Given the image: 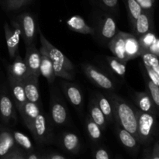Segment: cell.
Masks as SVG:
<instances>
[{
    "label": "cell",
    "mask_w": 159,
    "mask_h": 159,
    "mask_svg": "<svg viewBox=\"0 0 159 159\" xmlns=\"http://www.w3.org/2000/svg\"><path fill=\"white\" fill-rule=\"evenodd\" d=\"M30 0H28V2H30Z\"/></svg>",
    "instance_id": "cell-42"
},
{
    "label": "cell",
    "mask_w": 159,
    "mask_h": 159,
    "mask_svg": "<svg viewBox=\"0 0 159 159\" xmlns=\"http://www.w3.org/2000/svg\"><path fill=\"white\" fill-rule=\"evenodd\" d=\"M135 107L145 113L158 116V108L154 102L153 99L147 92H136L133 95Z\"/></svg>",
    "instance_id": "cell-18"
},
{
    "label": "cell",
    "mask_w": 159,
    "mask_h": 159,
    "mask_svg": "<svg viewBox=\"0 0 159 159\" xmlns=\"http://www.w3.org/2000/svg\"><path fill=\"white\" fill-rule=\"evenodd\" d=\"M93 156L96 159H110L111 158L109 151L103 147L95 148L93 152Z\"/></svg>",
    "instance_id": "cell-38"
},
{
    "label": "cell",
    "mask_w": 159,
    "mask_h": 159,
    "mask_svg": "<svg viewBox=\"0 0 159 159\" xmlns=\"http://www.w3.org/2000/svg\"><path fill=\"white\" fill-rule=\"evenodd\" d=\"M40 51L36 48L35 43L26 46V54L24 59L25 63L27 67L30 75L40 76Z\"/></svg>",
    "instance_id": "cell-15"
},
{
    "label": "cell",
    "mask_w": 159,
    "mask_h": 159,
    "mask_svg": "<svg viewBox=\"0 0 159 159\" xmlns=\"http://www.w3.org/2000/svg\"><path fill=\"white\" fill-rule=\"evenodd\" d=\"M85 125L89 139L95 143L99 142L102 138V130L89 115L85 116Z\"/></svg>",
    "instance_id": "cell-32"
},
{
    "label": "cell",
    "mask_w": 159,
    "mask_h": 159,
    "mask_svg": "<svg viewBox=\"0 0 159 159\" xmlns=\"http://www.w3.org/2000/svg\"><path fill=\"white\" fill-rule=\"evenodd\" d=\"M92 6L96 9L110 12L113 16L120 15V7L118 0H89Z\"/></svg>",
    "instance_id": "cell-30"
},
{
    "label": "cell",
    "mask_w": 159,
    "mask_h": 159,
    "mask_svg": "<svg viewBox=\"0 0 159 159\" xmlns=\"http://www.w3.org/2000/svg\"><path fill=\"white\" fill-rule=\"evenodd\" d=\"M8 84H9V89H10L11 97H12L16 108L17 110L27 100L26 95H25L23 82L8 78Z\"/></svg>",
    "instance_id": "cell-22"
},
{
    "label": "cell",
    "mask_w": 159,
    "mask_h": 159,
    "mask_svg": "<svg viewBox=\"0 0 159 159\" xmlns=\"http://www.w3.org/2000/svg\"><path fill=\"white\" fill-rule=\"evenodd\" d=\"M3 28L9 55L10 58L13 59L19 54V44L21 37L20 25L16 20L12 22L11 26L8 23H5Z\"/></svg>",
    "instance_id": "cell-11"
},
{
    "label": "cell",
    "mask_w": 159,
    "mask_h": 159,
    "mask_svg": "<svg viewBox=\"0 0 159 159\" xmlns=\"http://www.w3.org/2000/svg\"><path fill=\"white\" fill-rule=\"evenodd\" d=\"M12 135H13L16 144L19 147L21 148L22 149H23L26 153H30V152L35 151V148H34L32 141L26 134H24L22 132L14 130V131H12Z\"/></svg>",
    "instance_id": "cell-33"
},
{
    "label": "cell",
    "mask_w": 159,
    "mask_h": 159,
    "mask_svg": "<svg viewBox=\"0 0 159 159\" xmlns=\"http://www.w3.org/2000/svg\"><path fill=\"white\" fill-rule=\"evenodd\" d=\"M38 79V76L29 75L24 79H23L22 82H23V89H24L26 99L28 101L41 105Z\"/></svg>",
    "instance_id": "cell-17"
},
{
    "label": "cell",
    "mask_w": 159,
    "mask_h": 159,
    "mask_svg": "<svg viewBox=\"0 0 159 159\" xmlns=\"http://www.w3.org/2000/svg\"><path fill=\"white\" fill-rule=\"evenodd\" d=\"M53 125L50 116H47L41 110L29 130L37 144H50L53 142Z\"/></svg>",
    "instance_id": "cell-6"
},
{
    "label": "cell",
    "mask_w": 159,
    "mask_h": 159,
    "mask_svg": "<svg viewBox=\"0 0 159 159\" xmlns=\"http://www.w3.org/2000/svg\"><path fill=\"white\" fill-rule=\"evenodd\" d=\"M140 69L141 71V74H142L143 79H144V84H145V91L150 95L152 99H153L154 102L156 105V107H159V86L155 85L152 80L148 78L147 73H146L145 69H144V66L142 64H140Z\"/></svg>",
    "instance_id": "cell-31"
},
{
    "label": "cell",
    "mask_w": 159,
    "mask_h": 159,
    "mask_svg": "<svg viewBox=\"0 0 159 159\" xmlns=\"http://www.w3.org/2000/svg\"><path fill=\"white\" fill-rule=\"evenodd\" d=\"M129 20L130 23L136 20L138 16L143 12L144 9L138 0H126Z\"/></svg>",
    "instance_id": "cell-34"
},
{
    "label": "cell",
    "mask_w": 159,
    "mask_h": 159,
    "mask_svg": "<svg viewBox=\"0 0 159 159\" xmlns=\"http://www.w3.org/2000/svg\"><path fill=\"white\" fill-rule=\"evenodd\" d=\"M106 62L107 64L109 69L113 74L118 76L121 79L125 77L126 71H127V62L121 61L115 56H107L106 57Z\"/></svg>",
    "instance_id": "cell-29"
},
{
    "label": "cell",
    "mask_w": 159,
    "mask_h": 159,
    "mask_svg": "<svg viewBox=\"0 0 159 159\" xmlns=\"http://www.w3.org/2000/svg\"><path fill=\"white\" fill-rule=\"evenodd\" d=\"M140 57H142L144 65L152 68L155 72L159 74V62L158 56L155 55V54H152L148 51H144Z\"/></svg>",
    "instance_id": "cell-35"
},
{
    "label": "cell",
    "mask_w": 159,
    "mask_h": 159,
    "mask_svg": "<svg viewBox=\"0 0 159 159\" xmlns=\"http://www.w3.org/2000/svg\"><path fill=\"white\" fill-rule=\"evenodd\" d=\"M107 96L113 106L114 123L137 138L136 107L113 92H108Z\"/></svg>",
    "instance_id": "cell-1"
},
{
    "label": "cell",
    "mask_w": 159,
    "mask_h": 159,
    "mask_svg": "<svg viewBox=\"0 0 159 159\" xmlns=\"http://www.w3.org/2000/svg\"><path fill=\"white\" fill-rule=\"evenodd\" d=\"M23 124L30 130L35 118L41 112V105L26 100L20 108L17 109Z\"/></svg>",
    "instance_id": "cell-16"
},
{
    "label": "cell",
    "mask_w": 159,
    "mask_h": 159,
    "mask_svg": "<svg viewBox=\"0 0 159 159\" xmlns=\"http://www.w3.org/2000/svg\"><path fill=\"white\" fill-rule=\"evenodd\" d=\"M115 132L120 143L124 146V148L130 152L132 155L136 156L139 152L140 145H141L136 137L116 123H115Z\"/></svg>",
    "instance_id": "cell-14"
},
{
    "label": "cell",
    "mask_w": 159,
    "mask_h": 159,
    "mask_svg": "<svg viewBox=\"0 0 159 159\" xmlns=\"http://www.w3.org/2000/svg\"><path fill=\"white\" fill-rule=\"evenodd\" d=\"M28 3V0H6V8L8 11L20 9Z\"/></svg>",
    "instance_id": "cell-37"
},
{
    "label": "cell",
    "mask_w": 159,
    "mask_h": 159,
    "mask_svg": "<svg viewBox=\"0 0 159 159\" xmlns=\"http://www.w3.org/2000/svg\"><path fill=\"white\" fill-rule=\"evenodd\" d=\"M151 1H154V0H151Z\"/></svg>",
    "instance_id": "cell-43"
},
{
    "label": "cell",
    "mask_w": 159,
    "mask_h": 159,
    "mask_svg": "<svg viewBox=\"0 0 159 159\" xmlns=\"http://www.w3.org/2000/svg\"><path fill=\"white\" fill-rule=\"evenodd\" d=\"M152 159H159V144L158 140H155L153 147H152Z\"/></svg>",
    "instance_id": "cell-40"
},
{
    "label": "cell",
    "mask_w": 159,
    "mask_h": 159,
    "mask_svg": "<svg viewBox=\"0 0 159 159\" xmlns=\"http://www.w3.org/2000/svg\"><path fill=\"white\" fill-rule=\"evenodd\" d=\"M133 34L137 37L150 31H154V18L152 11L143 10L136 20L130 23Z\"/></svg>",
    "instance_id": "cell-13"
},
{
    "label": "cell",
    "mask_w": 159,
    "mask_h": 159,
    "mask_svg": "<svg viewBox=\"0 0 159 159\" xmlns=\"http://www.w3.org/2000/svg\"><path fill=\"white\" fill-rule=\"evenodd\" d=\"M26 159H42V154L38 153L36 151L26 153Z\"/></svg>",
    "instance_id": "cell-41"
},
{
    "label": "cell",
    "mask_w": 159,
    "mask_h": 159,
    "mask_svg": "<svg viewBox=\"0 0 159 159\" xmlns=\"http://www.w3.org/2000/svg\"><path fill=\"white\" fill-rule=\"evenodd\" d=\"M125 34L126 32L118 30L113 38L109 42L107 47L117 58L121 61L128 62L125 52Z\"/></svg>",
    "instance_id": "cell-21"
},
{
    "label": "cell",
    "mask_w": 159,
    "mask_h": 159,
    "mask_svg": "<svg viewBox=\"0 0 159 159\" xmlns=\"http://www.w3.org/2000/svg\"><path fill=\"white\" fill-rule=\"evenodd\" d=\"M38 33L41 45L40 48L44 51L52 61L56 77H60L65 80H72L75 74L74 64L60 50L48 41L40 29H38Z\"/></svg>",
    "instance_id": "cell-2"
},
{
    "label": "cell",
    "mask_w": 159,
    "mask_h": 159,
    "mask_svg": "<svg viewBox=\"0 0 159 159\" xmlns=\"http://www.w3.org/2000/svg\"><path fill=\"white\" fill-rule=\"evenodd\" d=\"M50 118L57 127L68 125L70 119L66 102L57 87L53 84L50 90Z\"/></svg>",
    "instance_id": "cell-5"
},
{
    "label": "cell",
    "mask_w": 159,
    "mask_h": 159,
    "mask_svg": "<svg viewBox=\"0 0 159 159\" xmlns=\"http://www.w3.org/2000/svg\"><path fill=\"white\" fill-rule=\"evenodd\" d=\"M88 110L89 116L92 118L93 121H95L100 127V128L102 130H105L107 129L108 122H107V119H106L102 112L101 111L100 108L98 106L97 102H96L93 95L90 96L89 101Z\"/></svg>",
    "instance_id": "cell-27"
},
{
    "label": "cell",
    "mask_w": 159,
    "mask_h": 159,
    "mask_svg": "<svg viewBox=\"0 0 159 159\" xmlns=\"http://www.w3.org/2000/svg\"><path fill=\"white\" fill-rule=\"evenodd\" d=\"M0 120L10 127L17 123L16 108L10 93L5 85H0Z\"/></svg>",
    "instance_id": "cell-8"
},
{
    "label": "cell",
    "mask_w": 159,
    "mask_h": 159,
    "mask_svg": "<svg viewBox=\"0 0 159 159\" xmlns=\"http://www.w3.org/2000/svg\"><path fill=\"white\" fill-rule=\"evenodd\" d=\"M66 24L70 28V30L75 31V32L94 36V29H93V27L89 25L81 16H72L67 20Z\"/></svg>",
    "instance_id": "cell-25"
},
{
    "label": "cell",
    "mask_w": 159,
    "mask_h": 159,
    "mask_svg": "<svg viewBox=\"0 0 159 159\" xmlns=\"http://www.w3.org/2000/svg\"><path fill=\"white\" fill-rule=\"evenodd\" d=\"M125 52L127 61L141 56L143 51L137 36L134 34H125Z\"/></svg>",
    "instance_id": "cell-24"
},
{
    "label": "cell",
    "mask_w": 159,
    "mask_h": 159,
    "mask_svg": "<svg viewBox=\"0 0 159 159\" xmlns=\"http://www.w3.org/2000/svg\"><path fill=\"white\" fill-rule=\"evenodd\" d=\"M16 145L10 127L5 124L0 125V158L2 159Z\"/></svg>",
    "instance_id": "cell-20"
},
{
    "label": "cell",
    "mask_w": 159,
    "mask_h": 159,
    "mask_svg": "<svg viewBox=\"0 0 159 159\" xmlns=\"http://www.w3.org/2000/svg\"><path fill=\"white\" fill-rule=\"evenodd\" d=\"M140 45L144 51H148L156 56H159V40L154 31H150L138 37Z\"/></svg>",
    "instance_id": "cell-23"
},
{
    "label": "cell",
    "mask_w": 159,
    "mask_h": 159,
    "mask_svg": "<svg viewBox=\"0 0 159 159\" xmlns=\"http://www.w3.org/2000/svg\"><path fill=\"white\" fill-rule=\"evenodd\" d=\"M40 52L41 54L40 57V75L45 78L48 82L49 85H52L56 79V75L54 74L53 64L51 59L49 58L46 53L44 52L42 48H40Z\"/></svg>",
    "instance_id": "cell-28"
},
{
    "label": "cell",
    "mask_w": 159,
    "mask_h": 159,
    "mask_svg": "<svg viewBox=\"0 0 159 159\" xmlns=\"http://www.w3.org/2000/svg\"><path fill=\"white\" fill-rule=\"evenodd\" d=\"M26 152L16 145L7 155H5L2 159H26Z\"/></svg>",
    "instance_id": "cell-36"
},
{
    "label": "cell",
    "mask_w": 159,
    "mask_h": 159,
    "mask_svg": "<svg viewBox=\"0 0 159 159\" xmlns=\"http://www.w3.org/2000/svg\"><path fill=\"white\" fill-rule=\"evenodd\" d=\"M16 22L19 23L25 46L35 43L37 36V23L34 16L29 12H24L18 16Z\"/></svg>",
    "instance_id": "cell-9"
},
{
    "label": "cell",
    "mask_w": 159,
    "mask_h": 159,
    "mask_svg": "<svg viewBox=\"0 0 159 159\" xmlns=\"http://www.w3.org/2000/svg\"><path fill=\"white\" fill-rule=\"evenodd\" d=\"M7 73L8 78L20 81H22L30 75L24 59L20 54H17L14 57L12 63L8 65Z\"/></svg>",
    "instance_id": "cell-19"
},
{
    "label": "cell",
    "mask_w": 159,
    "mask_h": 159,
    "mask_svg": "<svg viewBox=\"0 0 159 159\" xmlns=\"http://www.w3.org/2000/svg\"><path fill=\"white\" fill-rule=\"evenodd\" d=\"M93 96H94L101 111L102 112L103 115L105 116L107 122L110 123V124H113L115 122L113 109L108 96L107 95L103 94V93H100V92H95Z\"/></svg>",
    "instance_id": "cell-26"
},
{
    "label": "cell",
    "mask_w": 159,
    "mask_h": 159,
    "mask_svg": "<svg viewBox=\"0 0 159 159\" xmlns=\"http://www.w3.org/2000/svg\"><path fill=\"white\" fill-rule=\"evenodd\" d=\"M56 144L69 155H78L81 150L80 138L74 132L64 131L59 134L56 138Z\"/></svg>",
    "instance_id": "cell-12"
},
{
    "label": "cell",
    "mask_w": 159,
    "mask_h": 159,
    "mask_svg": "<svg viewBox=\"0 0 159 159\" xmlns=\"http://www.w3.org/2000/svg\"><path fill=\"white\" fill-rule=\"evenodd\" d=\"M137 138L140 144L149 146L158 134L157 116L145 113L136 107Z\"/></svg>",
    "instance_id": "cell-3"
},
{
    "label": "cell",
    "mask_w": 159,
    "mask_h": 159,
    "mask_svg": "<svg viewBox=\"0 0 159 159\" xmlns=\"http://www.w3.org/2000/svg\"><path fill=\"white\" fill-rule=\"evenodd\" d=\"M95 20L94 25L92 26L94 29L93 37L101 44L107 46L119 30L116 19L113 14L98 9Z\"/></svg>",
    "instance_id": "cell-4"
},
{
    "label": "cell",
    "mask_w": 159,
    "mask_h": 159,
    "mask_svg": "<svg viewBox=\"0 0 159 159\" xmlns=\"http://www.w3.org/2000/svg\"><path fill=\"white\" fill-rule=\"evenodd\" d=\"M62 92L67 100L75 107L79 113H82L84 107V93L78 84L61 81Z\"/></svg>",
    "instance_id": "cell-10"
},
{
    "label": "cell",
    "mask_w": 159,
    "mask_h": 159,
    "mask_svg": "<svg viewBox=\"0 0 159 159\" xmlns=\"http://www.w3.org/2000/svg\"><path fill=\"white\" fill-rule=\"evenodd\" d=\"M67 156L57 152H52L50 153H45L42 155V159H65Z\"/></svg>",
    "instance_id": "cell-39"
},
{
    "label": "cell",
    "mask_w": 159,
    "mask_h": 159,
    "mask_svg": "<svg viewBox=\"0 0 159 159\" xmlns=\"http://www.w3.org/2000/svg\"><path fill=\"white\" fill-rule=\"evenodd\" d=\"M81 68L84 74L96 86L107 92H113V90L116 89V83L113 78L98 67L92 64L84 63L81 65Z\"/></svg>",
    "instance_id": "cell-7"
}]
</instances>
